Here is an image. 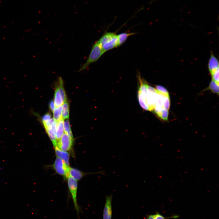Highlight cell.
I'll use <instances>...</instances> for the list:
<instances>
[{
	"mask_svg": "<svg viewBox=\"0 0 219 219\" xmlns=\"http://www.w3.org/2000/svg\"><path fill=\"white\" fill-rule=\"evenodd\" d=\"M155 219H168L170 218L176 219L178 218L179 216L178 215H175L168 217H165L158 212H157L154 214Z\"/></svg>",
	"mask_w": 219,
	"mask_h": 219,
	"instance_id": "7402d4cb",
	"label": "cell"
},
{
	"mask_svg": "<svg viewBox=\"0 0 219 219\" xmlns=\"http://www.w3.org/2000/svg\"><path fill=\"white\" fill-rule=\"evenodd\" d=\"M145 219H155L154 214H147Z\"/></svg>",
	"mask_w": 219,
	"mask_h": 219,
	"instance_id": "4316f807",
	"label": "cell"
},
{
	"mask_svg": "<svg viewBox=\"0 0 219 219\" xmlns=\"http://www.w3.org/2000/svg\"><path fill=\"white\" fill-rule=\"evenodd\" d=\"M64 120L61 119L58 121L56 132V137L57 142L60 140L64 134Z\"/></svg>",
	"mask_w": 219,
	"mask_h": 219,
	"instance_id": "4fadbf2b",
	"label": "cell"
},
{
	"mask_svg": "<svg viewBox=\"0 0 219 219\" xmlns=\"http://www.w3.org/2000/svg\"><path fill=\"white\" fill-rule=\"evenodd\" d=\"M51 166L56 173L64 178L67 179L69 176V169L70 166L67 165L61 158L56 157Z\"/></svg>",
	"mask_w": 219,
	"mask_h": 219,
	"instance_id": "277c9868",
	"label": "cell"
},
{
	"mask_svg": "<svg viewBox=\"0 0 219 219\" xmlns=\"http://www.w3.org/2000/svg\"><path fill=\"white\" fill-rule=\"evenodd\" d=\"M51 119V116L49 113H47L44 114L41 118L42 123L45 122Z\"/></svg>",
	"mask_w": 219,
	"mask_h": 219,
	"instance_id": "d4e9b609",
	"label": "cell"
},
{
	"mask_svg": "<svg viewBox=\"0 0 219 219\" xmlns=\"http://www.w3.org/2000/svg\"><path fill=\"white\" fill-rule=\"evenodd\" d=\"M56 85L58 87L64 103L67 100L65 92L64 87L63 80L61 77H59L56 82Z\"/></svg>",
	"mask_w": 219,
	"mask_h": 219,
	"instance_id": "7c38bea8",
	"label": "cell"
},
{
	"mask_svg": "<svg viewBox=\"0 0 219 219\" xmlns=\"http://www.w3.org/2000/svg\"><path fill=\"white\" fill-rule=\"evenodd\" d=\"M170 99L169 95L164 96L163 100V107L165 109L169 110L170 106Z\"/></svg>",
	"mask_w": 219,
	"mask_h": 219,
	"instance_id": "44dd1931",
	"label": "cell"
},
{
	"mask_svg": "<svg viewBox=\"0 0 219 219\" xmlns=\"http://www.w3.org/2000/svg\"><path fill=\"white\" fill-rule=\"evenodd\" d=\"M54 102L56 107L62 105L64 103L58 88L56 85L54 94Z\"/></svg>",
	"mask_w": 219,
	"mask_h": 219,
	"instance_id": "5bb4252c",
	"label": "cell"
},
{
	"mask_svg": "<svg viewBox=\"0 0 219 219\" xmlns=\"http://www.w3.org/2000/svg\"><path fill=\"white\" fill-rule=\"evenodd\" d=\"M135 34V33H123L117 35L118 40V47L123 44L126 41L128 37Z\"/></svg>",
	"mask_w": 219,
	"mask_h": 219,
	"instance_id": "9a60e30c",
	"label": "cell"
},
{
	"mask_svg": "<svg viewBox=\"0 0 219 219\" xmlns=\"http://www.w3.org/2000/svg\"><path fill=\"white\" fill-rule=\"evenodd\" d=\"M169 110L165 109H162L157 115L161 119L164 120H167L169 116Z\"/></svg>",
	"mask_w": 219,
	"mask_h": 219,
	"instance_id": "ffe728a7",
	"label": "cell"
},
{
	"mask_svg": "<svg viewBox=\"0 0 219 219\" xmlns=\"http://www.w3.org/2000/svg\"><path fill=\"white\" fill-rule=\"evenodd\" d=\"M58 122L56 120L51 125L44 127L54 147H57V141L56 137V132Z\"/></svg>",
	"mask_w": 219,
	"mask_h": 219,
	"instance_id": "ba28073f",
	"label": "cell"
},
{
	"mask_svg": "<svg viewBox=\"0 0 219 219\" xmlns=\"http://www.w3.org/2000/svg\"><path fill=\"white\" fill-rule=\"evenodd\" d=\"M64 133L68 135L71 139L73 140V137L69 119H66L64 122Z\"/></svg>",
	"mask_w": 219,
	"mask_h": 219,
	"instance_id": "e0dca14e",
	"label": "cell"
},
{
	"mask_svg": "<svg viewBox=\"0 0 219 219\" xmlns=\"http://www.w3.org/2000/svg\"><path fill=\"white\" fill-rule=\"evenodd\" d=\"M209 89L212 91L214 93L219 94V84H217L213 80H212L210 83Z\"/></svg>",
	"mask_w": 219,
	"mask_h": 219,
	"instance_id": "d6986e66",
	"label": "cell"
},
{
	"mask_svg": "<svg viewBox=\"0 0 219 219\" xmlns=\"http://www.w3.org/2000/svg\"><path fill=\"white\" fill-rule=\"evenodd\" d=\"M49 107L50 110L52 112H53L55 108L54 101L53 100H51L50 102L49 103Z\"/></svg>",
	"mask_w": 219,
	"mask_h": 219,
	"instance_id": "484cf974",
	"label": "cell"
},
{
	"mask_svg": "<svg viewBox=\"0 0 219 219\" xmlns=\"http://www.w3.org/2000/svg\"><path fill=\"white\" fill-rule=\"evenodd\" d=\"M104 53L98 41H96L92 47L87 61L80 68L78 71L86 69L90 65L97 61Z\"/></svg>",
	"mask_w": 219,
	"mask_h": 219,
	"instance_id": "7a4b0ae2",
	"label": "cell"
},
{
	"mask_svg": "<svg viewBox=\"0 0 219 219\" xmlns=\"http://www.w3.org/2000/svg\"><path fill=\"white\" fill-rule=\"evenodd\" d=\"M138 93L140 94L145 99L150 111L154 110L157 94L156 89L148 84L145 93L144 94H141L138 92Z\"/></svg>",
	"mask_w": 219,
	"mask_h": 219,
	"instance_id": "5b68a950",
	"label": "cell"
},
{
	"mask_svg": "<svg viewBox=\"0 0 219 219\" xmlns=\"http://www.w3.org/2000/svg\"><path fill=\"white\" fill-rule=\"evenodd\" d=\"M67 179L68 188L73 200L74 207L78 215L80 210L77 201V181L70 176Z\"/></svg>",
	"mask_w": 219,
	"mask_h": 219,
	"instance_id": "3957f363",
	"label": "cell"
},
{
	"mask_svg": "<svg viewBox=\"0 0 219 219\" xmlns=\"http://www.w3.org/2000/svg\"><path fill=\"white\" fill-rule=\"evenodd\" d=\"M62 106L61 105L55 108L53 112V119L58 122L62 118Z\"/></svg>",
	"mask_w": 219,
	"mask_h": 219,
	"instance_id": "ac0fdd59",
	"label": "cell"
},
{
	"mask_svg": "<svg viewBox=\"0 0 219 219\" xmlns=\"http://www.w3.org/2000/svg\"><path fill=\"white\" fill-rule=\"evenodd\" d=\"M113 195H106L105 203L103 210V219H112Z\"/></svg>",
	"mask_w": 219,
	"mask_h": 219,
	"instance_id": "52a82bcc",
	"label": "cell"
},
{
	"mask_svg": "<svg viewBox=\"0 0 219 219\" xmlns=\"http://www.w3.org/2000/svg\"><path fill=\"white\" fill-rule=\"evenodd\" d=\"M212 80L219 84V69L210 73Z\"/></svg>",
	"mask_w": 219,
	"mask_h": 219,
	"instance_id": "603a6c76",
	"label": "cell"
},
{
	"mask_svg": "<svg viewBox=\"0 0 219 219\" xmlns=\"http://www.w3.org/2000/svg\"><path fill=\"white\" fill-rule=\"evenodd\" d=\"M208 68L210 74L219 69L218 61L212 52L209 61Z\"/></svg>",
	"mask_w": 219,
	"mask_h": 219,
	"instance_id": "30bf717a",
	"label": "cell"
},
{
	"mask_svg": "<svg viewBox=\"0 0 219 219\" xmlns=\"http://www.w3.org/2000/svg\"><path fill=\"white\" fill-rule=\"evenodd\" d=\"M73 142V140L64 133L57 142V146L63 151H70L72 149Z\"/></svg>",
	"mask_w": 219,
	"mask_h": 219,
	"instance_id": "8992f818",
	"label": "cell"
},
{
	"mask_svg": "<svg viewBox=\"0 0 219 219\" xmlns=\"http://www.w3.org/2000/svg\"><path fill=\"white\" fill-rule=\"evenodd\" d=\"M156 89L160 92L163 94L169 95V92L167 89L164 87L157 85L156 86Z\"/></svg>",
	"mask_w": 219,
	"mask_h": 219,
	"instance_id": "cb8c5ba5",
	"label": "cell"
},
{
	"mask_svg": "<svg viewBox=\"0 0 219 219\" xmlns=\"http://www.w3.org/2000/svg\"><path fill=\"white\" fill-rule=\"evenodd\" d=\"M98 41L104 53L118 47L117 35L114 33H106Z\"/></svg>",
	"mask_w": 219,
	"mask_h": 219,
	"instance_id": "6da1fadb",
	"label": "cell"
},
{
	"mask_svg": "<svg viewBox=\"0 0 219 219\" xmlns=\"http://www.w3.org/2000/svg\"><path fill=\"white\" fill-rule=\"evenodd\" d=\"M69 176L77 181L80 180L85 175V174L76 169L69 167Z\"/></svg>",
	"mask_w": 219,
	"mask_h": 219,
	"instance_id": "8fae6325",
	"label": "cell"
},
{
	"mask_svg": "<svg viewBox=\"0 0 219 219\" xmlns=\"http://www.w3.org/2000/svg\"><path fill=\"white\" fill-rule=\"evenodd\" d=\"M63 104L61 118L64 120L69 119V106L67 100L64 102Z\"/></svg>",
	"mask_w": 219,
	"mask_h": 219,
	"instance_id": "2e32d148",
	"label": "cell"
},
{
	"mask_svg": "<svg viewBox=\"0 0 219 219\" xmlns=\"http://www.w3.org/2000/svg\"><path fill=\"white\" fill-rule=\"evenodd\" d=\"M54 149L57 157L62 159L64 161L67 165L70 166L69 165L70 155L69 153L68 152L60 150L57 146L54 148Z\"/></svg>",
	"mask_w": 219,
	"mask_h": 219,
	"instance_id": "9c48e42d",
	"label": "cell"
}]
</instances>
